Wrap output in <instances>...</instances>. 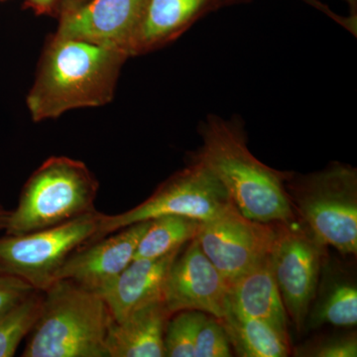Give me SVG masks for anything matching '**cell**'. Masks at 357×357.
I'll return each mask as SVG.
<instances>
[{"mask_svg": "<svg viewBox=\"0 0 357 357\" xmlns=\"http://www.w3.org/2000/svg\"><path fill=\"white\" fill-rule=\"evenodd\" d=\"M129 56L117 49L52 35L27 96L34 121L112 102L122 66Z\"/></svg>", "mask_w": 357, "mask_h": 357, "instance_id": "6da1fadb", "label": "cell"}, {"mask_svg": "<svg viewBox=\"0 0 357 357\" xmlns=\"http://www.w3.org/2000/svg\"><path fill=\"white\" fill-rule=\"evenodd\" d=\"M199 134L203 144L192 158L220 178L243 215L262 222L295 220L285 188L291 172L271 168L251 153L241 121L208 115Z\"/></svg>", "mask_w": 357, "mask_h": 357, "instance_id": "7a4b0ae2", "label": "cell"}, {"mask_svg": "<svg viewBox=\"0 0 357 357\" xmlns=\"http://www.w3.org/2000/svg\"><path fill=\"white\" fill-rule=\"evenodd\" d=\"M44 292L41 312L23 357H109L105 340L112 314L95 291L59 279Z\"/></svg>", "mask_w": 357, "mask_h": 357, "instance_id": "3957f363", "label": "cell"}, {"mask_svg": "<svg viewBox=\"0 0 357 357\" xmlns=\"http://www.w3.org/2000/svg\"><path fill=\"white\" fill-rule=\"evenodd\" d=\"M285 188L294 215L319 243L344 255H356V168L333 162L307 175L291 172Z\"/></svg>", "mask_w": 357, "mask_h": 357, "instance_id": "277c9868", "label": "cell"}, {"mask_svg": "<svg viewBox=\"0 0 357 357\" xmlns=\"http://www.w3.org/2000/svg\"><path fill=\"white\" fill-rule=\"evenodd\" d=\"M98 178L84 162L66 156L44 161L23 185L9 211L6 234H24L62 225L95 211Z\"/></svg>", "mask_w": 357, "mask_h": 357, "instance_id": "5b68a950", "label": "cell"}, {"mask_svg": "<svg viewBox=\"0 0 357 357\" xmlns=\"http://www.w3.org/2000/svg\"><path fill=\"white\" fill-rule=\"evenodd\" d=\"M232 204L220 178L198 160L191 158L185 168L164 181L149 198L135 208L119 215L102 213L98 230L89 243L133 223L161 215H184L206 222Z\"/></svg>", "mask_w": 357, "mask_h": 357, "instance_id": "8992f818", "label": "cell"}, {"mask_svg": "<svg viewBox=\"0 0 357 357\" xmlns=\"http://www.w3.org/2000/svg\"><path fill=\"white\" fill-rule=\"evenodd\" d=\"M102 215L96 210L49 229L0 237V274L46 290L69 256L95 236Z\"/></svg>", "mask_w": 357, "mask_h": 357, "instance_id": "52a82bcc", "label": "cell"}, {"mask_svg": "<svg viewBox=\"0 0 357 357\" xmlns=\"http://www.w3.org/2000/svg\"><path fill=\"white\" fill-rule=\"evenodd\" d=\"M325 248L302 225L277 223L270 260L282 302L298 331L306 326L317 297Z\"/></svg>", "mask_w": 357, "mask_h": 357, "instance_id": "ba28073f", "label": "cell"}, {"mask_svg": "<svg viewBox=\"0 0 357 357\" xmlns=\"http://www.w3.org/2000/svg\"><path fill=\"white\" fill-rule=\"evenodd\" d=\"M277 223L245 217L232 204L217 217L201 222L196 238L230 286L270 255Z\"/></svg>", "mask_w": 357, "mask_h": 357, "instance_id": "9c48e42d", "label": "cell"}, {"mask_svg": "<svg viewBox=\"0 0 357 357\" xmlns=\"http://www.w3.org/2000/svg\"><path fill=\"white\" fill-rule=\"evenodd\" d=\"M183 248L167 276L163 293L167 309L171 314L194 310L223 318L229 311V283L196 237Z\"/></svg>", "mask_w": 357, "mask_h": 357, "instance_id": "30bf717a", "label": "cell"}, {"mask_svg": "<svg viewBox=\"0 0 357 357\" xmlns=\"http://www.w3.org/2000/svg\"><path fill=\"white\" fill-rule=\"evenodd\" d=\"M148 0H89L63 14L55 35L117 49L131 57Z\"/></svg>", "mask_w": 357, "mask_h": 357, "instance_id": "8fae6325", "label": "cell"}, {"mask_svg": "<svg viewBox=\"0 0 357 357\" xmlns=\"http://www.w3.org/2000/svg\"><path fill=\"white\" fill-rule=\"evenodd\" d=\"M150 222L151 220L133 223L77 248L60 268L56 280L68 279L100 293L132 261Z\"/></svg>", "mask_w": 357, "mask_h": 357, "instance_id": "7c38bea8", "label": "cell"}, {"mask_svg": "<svg viewBox=\"0 0 357 357\" xmlns=\"http://www.w3.org/2000/svg\"><path fill=\"white\" fill-rule=\"evenodd\" d=\"M181 249L161 257L133 259L98 293L107 305L114 321H121L138 307L163 300L169 270Z\"/></svg>", "mask_w": 357, "mask_h": 357, "instance_id": "4fadbf2b", "label": "cell"}, {"mask_svg": "<svg viewBox=\"0 0 357 357\" xmlns=\"http://www.w3.org/2000/svg\"><path fill=\"white\" fill-rule=\"evenodd\" d=\"M172 316L163 300L138 307L107 330L109 357H165L164 333Z\"/></svg>", "mask_w": 357, "mask_h": 357, "instance_id": "5bb4252c", "label": "cell"}, {"mask_svg": "<svg viewBox=\"0 0 357 357\" xmlns=\"http://www.w3.org/2000/svg\"><path fill=\"white\" fill-rule=\"evenodd\" d=\"M229 311L263 319L288 333L287 312L272 270L270 255L229 286Z\"/></svg>", "mask_w": 357, "mask_h": 357, "instance_id": "9a60e30c", "label": "cell"}, {"mask_svg": "<svg viewBox=\"0 0 357 357\" xmlns=\"http://www.w3.org/2000/svg\"><path fill=\"white\" fill-rule=\"evenodd\" d=\"M208 0H148L131 57L157 50L178 38Z\"/></svg>", "mask_w": 357, "mask_h": 357, "instance_id": "2e32d148", "label": "cell"}, {"mask_svg": "<svg viewBox=\"0 0 357 357\" xmlns=\"http://www.w3.org/2000/svg\"><path fill=\"white\" fill-rule=\"evenodd\" d=\"M218 319L238 356L286 357L291 354L289 333L266 321L232 311Z\"/></svg>", "mask_w": 357, "mask_h": 357, "instance_id": "e0dca14e", "label": "cell"}, {"mask_svg": "<svg viewBox=\"0 0 357 357\" xmlns=\"http://www.w3.org/2000/svg\"><path fill=\"white\" fill-rule=\"evenodd\" d=\"M201 220L184 215H167L152 218L141 237L133 259H149L183 248L198 234Z\"/></svg>", "mask_w": 357, "mask_h": 357, "instance_id": "ac0fdd59", "label": "cell"}, {"mask_svg": "<svg viewBox=\"0 0 357 357\" xmlns=\"http://www.w3.org/2000/svg\"><path fill=\"white\" fill-rule=\"evenodd\" d=\"M312 328L324 325L354 326L357 324V290L354 282L337 281L328 286L312 309Z\"/></svg>", "mask_w": 357, "mask_h": 357, "instance_id": "d6986e66", "label": "cell"}, {"mask_svg": "<svg viewBox=\"0 0 357 357\" xmlns=\"http://www.w3.org/2000/svg\"><path fill=\"white\" fill-rule=\"evenodd\" d=\"M43 300V291L34 290L0 317V357H11L16 354L22 340L32 332Z\"/></svg>", "mask_w": 357, "mask_h": 357, "instance_id": "ffe728a7", "label": "cell"}, {"mask_svg": "<svg viewBox=\"0 0 357 357\" xmlns=\"http://www.w3.org/2000/svg\"><path fill=\"white\" fill-rule=\"evenodd\" d=\"M204 312L185 310L174 312L164 333L167 357H195V338Z\"/></svg>", "mask_w": 357, "mask_h": 357, "instance_id": "44dd1931", "label": "cell"}, {"mask_svg": "<svg viewBox=\"0 0 357 357\" xmlns=\"http://www.w3.org/2000/svg\"><path fill=\"white\" fill-rule=\"evenodd\" d=\"M230 347L220 319L203 312L195 338V357H229Z\"/></svg>", "mask_w": 357, "mask_h": 357, "instance_id": "7402d4cb", "label": "cell"}, {"mask_svg": "<svg viewBox=\"0 0 357 357\" xmlns=\"http://www.w3.org/2000/svg\"><path fill=\"white\" fill-rule=\"evenodd\" d=\"M299 356L312 357H356L357 338L356 335L349 337L328 338L312 345L302 347L296 352Z\"/></svg>", "mask_w": 357, "mask_h": 357, "instance_id": "603a6c76", "label": "cell"}, {"mask_svg": "<svg viewBox=\"0 0 357 357\" xmlns=\"http://www.w3.org/2000/svg\"><path fill=\"white\" fill-rule=\"evenodd\" d=\"M34 290L32 286L18 277L0 274V317Z\"/></svg>", "mask_w": 357, "mask_h": 357, "instance_id": "cb8c5ba5", "label": "cell"}, {"mask_svg": "<svg viewBox=\"0 0 357 357\" xmlns=\"http://www.w3.org/2000/svg\"><path fill=\"white\" fill-rule=\"evenodd\" d=\"M35 8L40 11L49 10L53 6L55 0H28Z\"/></svg>", "mask_w": 357, "mask_h": 357, "instance_id": "d4e9b609", "label": "cell"}, {"mask_svg": "<svg viewBox=\"0 0 357 357\" xmlns=\"http://www.w3.org/2000/svg\"><path fill=\"white\" fill-rule=\"evenodd\" d=\"M9 211L6 210L4 206L0 204V230H4L7 217H8Z\"/></svg>", "mask_w": 357, "mask_h": 357, "instance_id": "484cf974", "label": "cell"}, {"mask_svg": "<svg viewBox=\"0 0 357 357\" xmlns=\"http://www.w3.org/2000/svg\"><path fill=\"white\" fill-rule=\"evenodd\" d=\"M345 1L349 2V3L351 4L352 7L356 6V0H345Z\"/></svg>", "mask_w": 357, "mask_h": 357, "instance_id": "4316f807", "label": "cell"}]
</instances>
